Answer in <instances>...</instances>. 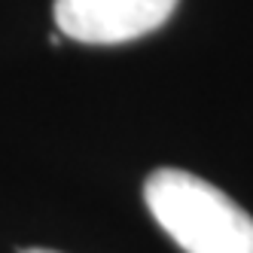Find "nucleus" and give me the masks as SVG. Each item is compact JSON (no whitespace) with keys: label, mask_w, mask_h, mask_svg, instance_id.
I'll return each instance as SVG.
<instances>
[{"label":"nucleus","mask_w":253,"mask_h":253,"mask_svg":"<svg viewBox=\"0 0 253 253\" xmlns=\"http://www.w3.org/2000/svg\"><path fill=\"white\" fill-rule=\"evenodd\" d=\"M22 253H55V250H40V247H31V250H22Z\"/></svg>","instance_id":"7ed1b4c3"},{"label":"nucleus","mask_w":253,"mask_h":253,"mask_svg":"<svg viewBox=\"0 0 253 253\" xmlns=\"http://www.w3.org/2000/svg\"><path fill=\"white\" fill-rule=\"evenodd\" d=\"M177 0H55V25L61 37L92 46L128 43L162 28Z\"/></svg>","instance_id":"f03ea898"},{"label":"nucleus","mask_w":253,"mask_h":253,"mask_svg":"<svg viewBox=\"0 0 253 253\" xmlns=\"http://www.w3.org/2000/svg\"><path fill=\"white\" fill-rule=\"evenodd\" d=\"M156 223L186 253H253V216L208 180L159 168L143 183Z\"/></svg>","instance_id":"f257e3e1"}]
</instances>
